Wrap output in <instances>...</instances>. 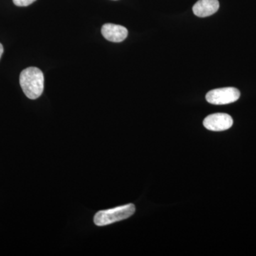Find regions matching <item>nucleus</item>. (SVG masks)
<instances>
[{
  "label": "nucleus",
  "instance_id": "f257e3e1",
  "mask_svg": "<svg viewBox=\"0 0 256 256\" xmlns=\"http://www.w3.org/2000/svg\"><path fill=\"white\" fill-rule=\"evenodd\" d=\"M20 86L28 98L35 100L43 94L44 76L43 72L36 67H30L20 74Z\"/></svg>",
  "mask_w": 256,
  "mask_h": 256
},
{
  "label": "nucleus",
  "instance_id": "f03ea898",
  "mask_svg": "<svg viewBox=\"0 0 256 256\" xmlns=\"http://www.w3.org/2000/svg\"><path fill=\"white\" fill-rule=\"evenodd\" d=\"M136 212V206L132 204L110 208V210H100L94 216V223L98 226H104L111 224L126 220Z\"/></svg>",
  "mask_w": 256,
  "mask_h": 256
},
{
  "label": "nucleus",
  "instance_id": "7ed1b4c3",
  "mask_svg": "<svg viewBox=\"0 0 256 256\" xmlns=\"http://www.w3.org/2000/svg\"><path fill=\"white\" fill-rule=\"evenodd\" d=\"M240 92L233 87L222 88L210 90L206 94L207 102L213 105H226L238 100Z\"/></svg>",
  "mask_w": 256,
  "mask_h": 256
},
{
  "label": "nucleus",
  "instance_id": "20e7f679",
  "mask_svg": "<svg viewBox=\"0 0 256 256\" xmlns=\"http://www.w3.org/2000/svg\"><path fill=\"white\" fill-rule=\"evenodd\" d=\"M234 120L228 114H215L207 116L204 120V126L208 130L224 131L233 126Z\"/></svg>",
  "mask_w": 256,
  "mask_h": 256
},
{
  "label": "nucleus",
  "instance_id": "39448f33",
  "mask_svg": "<svg viewBox=\"0 0 256 256\" xmlns=\"http://www.w3.org/2000/svg\"><path fill=\"white\" fill-rule=\"evenodd\" d=\"M101 33L106 40L112 42H122L127 38L128 32L127 28L121 25L114 24H106L101 28Z\"/></svg>",
  "mask_w": 256,
  "mask_h": 256
},
{
  "label": "nucleus",
  "instance_id": "423d86ee",
  "mask_svg": "<svg viewBox=\"0 0 256 256\" xmlns=\"http://www.w3.org/2000/svg\"><path fill=\"white\" fill-rule=\"evenodd\" d=\"M220 9L218 0H198L194 5V14L198 18H206L215 14Z\"/></svg>",
  "mask_w": 256,
  "mask_h": 256
},
{
  "label": "nucleus",
  "instance_id": "0eeeda50",
  "mask_svg": "<svg viewBox=\"0 0 256 256\" xmlns=\"http://www.w3.org/2000/svg\"><path fill=\"white\" fill-rule=\"evenodd\" d=\"M36 0H13V2L18 6H26L34 2Z\"/></svg>",
  "mask_w": 256,
  "mask_h": 256
},
{
  "label": "nucleus",
  "instance_id": "6e6552de",
  "mask_svg": "<svg viewBox=\"0 0 256 256\" xmlns=\"http://www.w3.org/2000/svg\"><path fill=\"white\" fill-rule=\"evenodd\" d=\"M3 52H4V48H3L2 44L0 43V58H1L2 56Z\"/></svg>",
  "mask_w": 256,
  "mask_h": 256
}]
</instances>
